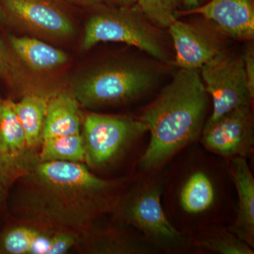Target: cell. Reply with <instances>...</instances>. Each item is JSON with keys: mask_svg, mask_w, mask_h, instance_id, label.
Listing matches in <instances>:
<instances>
[{"mask_svg": "<svg viewBox=\"0 0 254 254\" xmlns=\"http://www.w3.org/2000/svg\"><path fill=\"white\" fill-rule=\"evenodd\" d=\"M79 232L53 231V242L48 254L66 253L78 244Z\"/></svg>", "mask_w": 254, "mask_h": 254, "instance_id": "25", "label": "cell"}, {"mask_svg": "<svg viewBox=\"0 0 254 254\" xmlns=\"http://www.w3.org/2000/svg\"><path fill=\"white\" fill-rule=\"evenodd\" d=\"M6 20L28 33L53 40H65L76 28L64 0H0Z\"/></svg>", "mask_w": 254, "mask_h": 254, "instance_id": "8", "label": "cell"}, {"mask_svg": "<svg viewBox=\"0 0 254 254\" xmlns=\"http://www.w3.org/2000/svg\"><path fill=\"white\" fill-rule=\"evenodd\" d=\"M93 10L86 23L82 48L91 49L103 42H117L136 47L162 63L169 56L160 32L136 4H105Z\"/></svg>", "mask_w": 254, "mask_h": 254, "instance_id": "4", "label": "cell"}, {"mask_svg": "<svg viewBox=\"0 0 254 254\" xmlns=\"http://www.w3.org/2000/svg\"><path fill=\"white\" fill-rule=\"evenodd\" d=\"M26 172L6 163L0 156V205L6 198L8 190L19 177Z\"/></svg>", "mask_w": 254, "mask_h": 254, "instance_id": "24", "label": "cell"}, {"mask_svg": "<svg viewBox=\"0 0 254 254\" xmlns=\"http://www.w3.org/2000/svg\"><path fill=\"white\" fill-rule=\"evenodd\" d=\"M8 44L21 65L34 72L48 73L67 63L68 55L35 37L8 36Z\"/></svg>", "mask_w": 254, "mask_h": 254, "instance_id": "15", "label": "cell"}, {"mask_svg": "<svg viewBox=\"0 0 254 254\" xmlns=\"http://www.w3.org/2000/svg\"><path fill=\"white\" fill-rule=\"evenodd\" d=\"M215 195V189L208 175L196 172L187 179L182 187L180 204L187 213H203L213 205Z\"/></svg>", "mask_w": 254, "mask_h": 254, "instance_id": "18", "label": "cell"}, {"mask_svg": "<svg viewBox=\"0 0 254 254\" xmlns=\"http://www.w3.org/2000/svg\"><path fill=\"white\" fill-rule=\"evenodd\" d=\"M38 160L85 163L86 152L81 133L43 140L38 152Z\"/></svg>", "mask_w": 254, "mask_h": 254, "instance_id": "19", "label": "cell"}, {"mask_svg": "<svg viewBox=\"0 0 254 254\" xmlns=\"http://www.w3.org/2000/svg\"><path fill=\"white\" fill-rule=\"evenodd\" d=\"M195 243L197 247L213 253L254 254L252 247L230 231L215 232L202 235Z\"/></svg>", "mask_w": 254, "mask_h": 254, "instance_id": "20", "label": "cell"}, {"mask_svg": "<svg viewBox=\"0 0 254 254\" xmlns=\"http://www.w3.org/2000/svg\"><path fill=\"white\" fill-rule=\"evenodd\" d=\"M202 131V143L207 149L222 156L247 158L254 145L250 106L232 110L213 123H205Z\"/></svg>", "mask_w": 254, "mask_h": 254, "instance_id": "9", "label": "cell"}, {"mask_svg": "<svg viewBox=\"0 0 254 254\" xmlns=\"http://www.w3.org/2000/svg\"><path fill=\"white\" fill-rule=\"evenodd\" d=\"M168 28L180 68L200 69L223 52L216 37L199 26L176 19Z\"/></svg>", "mask_w": 254, "mask_h": 254, "instance_id": "10", "label": "cell"}, {"mask_svg": "<svg viewBox=\"0 0 254 254\" xmlns=\"http://www.w3.org/2000/svg\"><path fill=\"white\" fill-rule=\"evenodd\" d=\"M22 65L0 36V79L9 84L20 85L22 81Z\"/></svg>", "mask_w": 254, "mask_h": 254, "instance_id": "23", "label": "cell"}, {"mask_svg": "<svg viewBox=\"0 0 254 254\" xmlns=\"http://www.w3.org/2000/svg\"><path fill=\"white\" fill-rule=\"evenodd\" d=\"M53 235L52 230L40 229L33 240L28 254H48L53 242Z\"/></svg>", "mask_w": 254, "mask_h": 254, "instance_id": "26", "label": "cell"}, {"mask_svg": "<svg viewBox=\"0 0 254 254\" xmlns=\"http://www.w3.org/2000/svg\"><path fill=\"white\" fill-rule=\"evenodd\" d=\"M40 228L34 226H18L5 231L0 236V254H28Z\"/></svg>", "mask_w": 254, "mask_h": 254, "instance_id": "22", "label": "cell"}, {"mask_svg": "<svg viewBox=\"0 0 254 254\" xmlns=\"http://www.w3.org/2000/svg\"><path fill=\"white\" fill-rule=\"evenodd\" d=\"M230 172L238 194L237 219L230 232L254 248V180L246 158L235 157Z\"/></svg>", "mask_w": 254, "mask_h": 254, "instance_id": "13", "label": "cell"}, {"mask_svg": "<svg viewBox=\"0 0 254 254\" xmlns=\"http://www.w3.org/2000/svg\"><path fill=\"white\" fill-rule=\"evenodd\" d=\"M5 21H6V17H5L4 10L1 6V2H0V29Z\"/></svg>", "mask_w": 254, "mask_h": 254, "instance_id": "31", "label": "cell"}, {"mask_svg": "<svg viewBox=\"0 0 254 254\" xmlns=\"http://www.w3.org/2000/svg\"><path fill=\"white\" fill-rule=\"evenodd\" d=\"M16 182L20 217L43 230L83 232L118 203L116 182L95 176L83 163L38 160Z\"/></svg>", "mask_w": 254, "mask_h": 254, "instance_id": "1", "label": "cell"}, {"mask_svg": "<svg viewBox=\"0 0 254 254\" xmlns=\"http://www.w3.org/2000/svg\"><path fill=\"white\" fill-rule=\"evenodd\" d=\"M49 97L38 93L24 95L13 106L26 136L28 148L38 151L42 143V132Z\"/></svg>", "mask_w": 254, "mask_h": 254, "instance_id": "17", "label": "cell"}, {"mask_svg": "<svg viewBox=\"0 0 254 254\" xmlns=\"http://www.w3.org/2000/svg\"><path fill=\"white\" fill-rule=\"evenodd\" d=\"M155 73L143 64L118 61L100 64L73 79L70 91L86 108L129 103L149 91Z\"/></svg>", "mask_w": 254, "mask_h": 254, "instance_id": "3", "label": "cell"}, {"mask_svg": "<svg viewBox=\"0 0 254 254\" xmlns=\"http://www.w3.org/2000/svg\"><path fill=\"white\" fill-rule=\"evenodd\" d=\"M180 0H137L142 14L160 28H168L177 19Z\"/></svg>", "mask_w": 254, "mask_h": 254, "instance_id": "21", "label": "cell"}, {"mask_svg": "<svg viewBox=\"0 0 254 254\" xmlns=\"http://www.w3.org/2000/svg\"><path fill=\"white\" fill-rule=\"evenodd\" d=\"M244 64L246 77H247V83H248L249 89L251 95L254 96V51L253 46H250L248 49L246 50L243 56Z\"/></svg>", "mask_w": 254, "mask_h": 254, "instance_id": "27", "label": "cell"}, {"mask_svg": "<svg viewBox=\"0 0 254 254\" xmlns=\"http://www.w3.org/2000/svg\"><path fill=\"white\" fill-rule=\"evenodd\" d=\"M208 1V0H182V2L186 6L187 10H190L198 7Z\"/></svg>", "mask_w": 254, "mask_h": 254, "instance_id": "30", "label": "cell"}, {"mask_svg": "<svg viewBox=\"0 0 254 254\" xmlns=\"http://www.w3.org/2000/svg\"><path fill=\"white\" fill-rule=\"evenodd\" d=\"M137 0H107L108 4L118 6H128L136 4Z\"/></svg>", "mask_w": 254, "mask_h": 254, "instance_id": "29", "label": "cell"}, {"mask_svg": "<svg viewBox=\"0 0 254 254\" xmlns=\"http://www.w3.org/2000/svg\"><path fill=\"white\" fill-rule=\"evenodd\" d=\"M208 98L198 70L180 68L140 117L150 134L140 168H159L198 138L204 126Z\"/></svg>", "mask_w": 254, "mask_h": 254, "instance_id": "2", "label": "cell"}, {"mask_svg": "<svg viewBox=\"0 0 254 254\" xmlns=\"http://www.w3.org/2000/svg\"><path fill=\"white\" fill-rule=\"evenodd\" d=\"M82 125L85 163L93 168L110 163L148 131L139 119L98 113L87 114Z\"/></svg>", "mask_w": 254, "mask_h": 254, "instance_id": "6", "label": "cell"}, {"mask_svg": "<svg viewBox=\"0 0 254 254\" xmlns=\"http://www.w3.org/2000/svg\"><path fill=\"white\" fill-rule=\"evenodd\" d=\"M0 156L6 163L27 172L38 160V152L26 144L13 101L0 99Z\"/></svg>", "mask_w": 254, "mask_h": 254, "instance_id": "12", "label": "cell"}, {"mask_svg": "<svg viewBox=\"0 0 254 254\" xmlns=\"http://www.w3.org/2000/svg\"><path fill=\"white\" fill-rule=\"evenodd\" d=\"M82 244L87 252L98 254H146L160 251L145 237H134L116 231H90L80 232Z\"/></svg>", "mask_w": 254, "mask_h": 254, "instance_id": "16", "label": "cell"}, {"mask_svg": "<svg viewBox=\"0 0 254 254\" xmlns=\"http://www.w3.org/2000/svg\"><path fill=\"white\" fill-rule=\"evenodd\" d=\"M79 103L70 90L57 92L48 100L42 141L81 133Z\"/></svg>", "mask_w": 254, "mask_h": 254, "instance_id": "14", "label": "cell"}, {"mask_svg": "<svg viewBox=\"0 0 254 254\" xmlns=\"http://www.w3.org/2000/svg\"><path fill=\"white\" fill-rule=\"evenodd\" d=\"M160 197V187L148 184L128 195L116 207L124 221L143 232L145 238L159 250L180 252L190 245V240L169 221Z\"/></svg>", "mask_w": 254, "mask_h": 254, "instance_id": "5", "label": "cell"}, {"mask_svg": "<svg viewBox=\"0 0 254 254\" xmlns=\"http://www.w3.org/2000/svg\"><path fill=\"white\" fill-rule=\"evenodd\" d=\"M180 14H198L232 38L250 41L254 37L253 0H208Z\"/></svg>", "mask_w": 254, "mask_h": 254, "instance_id": "11", "label": "cell"}, {"mask_svg": "<svg viewBox=\"0 0 254 254\" xmlns=\"http://www.w3.org/2000/svg\"><path fill=\"white\" fill-rule=\"evenodd\" d=\"M200 71L205 91L213 100V113L207 123L216 121L232 110L251 106L254 98L249 89L242 57L222 52Z\"/></svg>", "mask_w": 254, "mask_h": 254, "instance_id": "7", "label": "cell"}, {"mask_svg": "<svg viewBox=\"0 0 254 254\" xmlns=\"http://www.w3.org/2000/svg\"><path fill=\"white\" fill-rule=\"evenodd\" d=\"M69 4L93 9L103 5L108 4L107 0H64Z\"/></svg>", "mask_w": 254, "mask_h": 254, "instance_id": "28", "label": "cell"}]
</instances>
